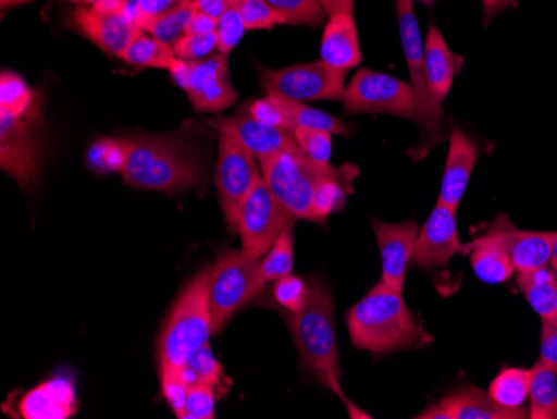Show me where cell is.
Listing matches in <instances>:
<instances>
[{
  "label": "cell",
  "instance_id": "20",
  "mask_svg": "<svg viewBox=\"0 0 557 419\" xmlns=\"http://www.w3.org/2000/svg\"><path fill=\"white\" fill-rule=\"evenodd\" d=\"M18 415L24 419H69L79 409L72 378L55 377L44 381L22 396Z\"/></svg>",
  "mask_w": 557,
  "mask_h": 419
},
{
  "label": "cell",
  "instance_id": "21",
  "mask_svg": "<svg viewBox=\"0 0 557 419\" xmlns=\"http://www.w3.org/2000/svg\"><path fill=\"white\" fill-rule=\"evenodd\" d=\"M211 124L230 127L259 161L277 155V152H300L293 130L264 124V122L249 118L244 112L233 115V118L215 119V121H211Z\"/></svg>",
  "mask_w": 557,
  "mask_h": 419
},
{
  "label": "cell",
  "instance_id": "51",
  "mask_svg": "<svg viewBox=\"0 0 557 419\" xmlns=\"http://www.w3.org/2000/svg\"><path fill=\"white\" fill-rule=\"evenodd\" d=\"M34 0H0V8L5 9L18 8V5L30 4Z\"/></svg>",
  "mask_w": 557,
  "mask_h": 419
},
{
  "label": "cell",
  "instance_id": "15",
  "mask_svg": "<svg viewBox=\"0 0 557 419\" xmlns=\"http://www.w3.org/2000/svg\"><path fill=\"white\" fill-rule=\"evenodd\" d=\"M458 252H465V246L459 241L456 211L437 202L419 231L411 264L424 269L447 268Z\"/></svg>",
  "mask_w": 557,
  "mask_h": 419
},
{
  "label": "cell",
  "instance_id": "38",
  "mask_svg": "<svg viewBox=\"0 0 557 419\" xmlns=\"http://www.w3.org/2000/svg\"><path fill=\"white\" fill-rule=\"evenodd\" d=\"M243 14L234 0H227V8L218 21L215 36H218V51L230 56L246 33Z\"/></svg>",
  "mask_w": 557,
  "mask_h": 419
},
{
  "label": "cell",
  "instance_id": "12",
  "mask_svg": "<svg viewBox=\"0 0 557 419\" xmlns=\"http://www.w3.org/2000/svg\"><path fill=\"white\" fill-rule=\"evenodd\" d=\"M174 83L186 90L199 112H222L233 108L237 93L230 77V56L214 52L200 61L177 59L171 67Z\"/></svg>",
  "mask_w": 557,
  "mask_h": 419
},
{
  "label": "cell",
  "instance_id": "40",
  "mask_svg": "<svg viewBox=\"0 0 557 419\" xmlns=\"http://www.w3.org/2000/svg\"><path fill=\"white\" fill-rule=\"evenodd\" d=\"M218 49V36L215 33L197 36V34H184L181 39L172 44L175 58L183 61H200L214 54Z\"/></svg>",
  "mask_w": 557,
  "mask_h": 419
},
{
  "label": "cell",
  "instance_id": "14",
  "mask_svg": "<svg viewBox=\"0 0 557 419\" xmlns=\"http://www.w3.org/2000/svg\"><path fill=\"white\" fill-rule=\"evenodd\" d=\"M69 24L100 51L114 58H122L127 47L144 33L131 11H108L99 5H81L72 12Z\"/></svg>",
  "mask_w": 557,
  "mask_h": 419
},
{
  "label": "cell",
  "instance_id": "1",
  "mask_svg": "<svg viewBox=\"0 0 557 419\" xmlns=\"http://www.w3.org/2000/svg\"><path fill=\"white\" fill-rule=\"evenodd\" d=\"M347 330L354 346L372 355L418 348L429 334L409 311L403 293L379 281L347 312Z\"/></svg>",
  "mask_w": 557,
  "mask_h": 419
},
{
  "label": "cell",
  "instance_id": "37",
  "mask_svg": "<svg viewBox=\"0 0 557 419\" xmlns=\"http://www.w3.org/2000/svg\"><path fill=\"white\" fill-rule=\"evenodd\" d=\"M333 136L327 131L311 130V127H296L294 137H296L299 151L306 158L321 164H331L333 158Z\"/></svg>",
  "mask_w": 557,
  "mask_h": 419
},
{
  "label": "cell",
  "instance_id": "46",
  "mask_svg": "<svg viewBox=\"0 0 557 419\" xmlns=\"http://www.w3.org/2000/svg\"><path fill=\"white\" fill-rule=\"evenodd\" d=\"M537 361L557 371V319L543 321L541 328V353Z\"/></svg>",
  "mask_w": 557,
  "mask_h": 419
},
{
  "label": "cell",
  "instance_id": "6",
  "mask_svg": "<svg viewBox=\"0 0 557 419\" xmlns=\"http://www.w3.org/2000/svg\"><path fill=\"white\" fill-rule=\"evenodd\" d=\"M397 22L404 58L408 62L411 86L414 89L418 124L421 127L419 159L425 158L437 144L444 140L443 104L431 93L424 65V39L416 17L414 0H396Z\"/></svg>",
  "mask_w": 557,
  "mask_h": 419
},
{
  "label": "cell",
  "instance_id": "39",
  "mask_svg": "<svg viewBox=\"0 0 557 419\" xmlns=\"http://www.w3.org/2000/svg\"><path fill=\"white\" fill-rule=\"evenodd\" d=\"M272 296H274L277 306H281L284 311L297 315L308 305L309 284L304 283L300 278L287 274V276L274 281Z\"/></svg>",
  "mask_w": 557,
  "mask_h": 419
},
{
  "label": "cell",
  "instance_id": "53",
  "mask_svg": "<svg viewBox=\"0 0 557 419\" xmlns=\"http://www.w3.org/2000/svg\"><path fill=\"white\" fill-rule=\"evenodd\" d=\"M64 2H71V4L77 5H94L97 0H64Z\"/></svg>",
  "mask_w": 557,
  "mask_h": 419
},
{
  "label": "cell",
  "instance_id": "10",
  "mask_svg": "<svg viewBox=\"0 0 557 419\" xmlns=\"http://www.w3.org/2000/svg\"><path fill=\"white\" fill-rule=\"evenodd\" d=\"M346 74V71L322 61L283 69H259L262 89L268 96L296 102L343 101Z\"/></svg>",
  "mask_w": 557,
  "mask_h": 419
},
{
  "label": "cell",
  "instance_id": "2",
  "mask_svg": "<svg viewBox=\"0 0 557 419\" xmlns=\"http://www.w3.org/2000/svg\"><path fill=\"white\" fill-rule=\"evenodd\" d=\"M125 143L127 152L121 174L127 186L175 193L194 189L205 181L202 162L181 137H125Z\"/></svg>",
  "mask_w": 557,
  "mask_h": 419
},
{
  "label": "cell",
  "instance_id": "23",
  "mask_svg": "<svg viewBox=\"0 0 557 419\" xmlns=\"http://www.w3.org/2000/svg\"><path fill=\"white\" fill-rule=\"evenodd\" d=\"M321 61L346 72L361 64V42L354 14H336L327 19L322 34Z\"/></svg>",
  "mask_w": 557,
  "mask_h": 419
},
{
  "label": "cell",
  "instance_id": "35",
  "mask_svg": "<svg viewBox=\"0 0 557 419\" xmlns=\"http://www.w3.org/2000/svg\"><path fill=\"white\" fill-rule=\"evenodd\" d=\"M184 381L189 386H196V384H208V386H218L221 383L222 366L221 362L215 359L214 353H212L211 346H205L199 349L193 358L187 361V365L181 369Z\"/></svg>",
  "mask_w": 557,
  "mask_h": 419
},
{
  "label": "cell",
  "instance_id": "50",
  "mask_svg": "<svg viewBox=\"0 0 557 419\" xmlns=\"http://www.w3.org/2000/svg\"><path fill=\"white\" fill-rule=\"evenodd\" d=\"M327 17L336 14H354L356 0H318Z\"/></svg>",
  "mask_w": 557,
  "mask_h": 419
},
{
  "label": "cell",
  "instance_id": "8",
  "mask_svg": "<svg viewBox=\"0 0 557 419\" xmlns=\"http://www.w3.org/2000/svg\"><path fill=\"white\" fill-rule=\"evenodd\" d=\"M219 133L215 187L224 212L225 223L237 233L239 212L252 187L261 180L256 156L230 127L211 124Z\"/></svg>",
  "mask_w": 557,
  "mask_h": 419
},
{
  "label": "cell",
  "instance_id": "49",
  "mask_svg": "<svg viewBox=\"0 0 557 419\" xmlns=\"http://www.w3.org/2000/svg\"><path fill=\"white\" fill-rule=\"evenodd\" d=\"M193 4L196 12L219 21L227 8V0H193Z\"/></svg>",
  "mask_w": 557,
  "mask_h": 419
},
{
  "label": "cell",
  "instance_id": "16",
  "mask_svg": "<svg viewBox=\"0 0 557 419\" xmlns=\"http://www.w3.org/2000/svg\"><path fill=\"white\" fill-rule=\"evenodd\" d=\"M381 264H383V281L387 286L403 293L404 281L408 273L409 262L414 252L419 227L414 221L408 223L389 224L383 221H372Z\"/></svg>",
  "mask_w": 557,
  "mask_h": 419
},
{
  "label": "cell",
  "instance_id": "17",
  "mask_svg": "<svg viewBox=\"0 0 557 419\" xmlns=\"http://www.w3.org/2000/svg\"><path fill=\"white\" fill-rule=\"evenodd\" d=\"M419 419H522L529 418V411H512L497 405L490 393L479 387H461L450 391L440 403L429 406Z\"/></svg>",
  "mask_w": 557,
  "mask_h": 419
},
{
  "label": "cell",
  "instance_id": "31",
  "mask_svg": "<svg viewBox=\"0 0 557 419\" xmlns=\"http://www.w3.org/2000/svg\"><path fill=\"white\" fill-rule=\"evenodd\" d=\"M286 26H308L315 29L325 22V12L318 0H264Z\"/></svg>",
  "mask_w": 557,
  "mask_h": 419
},
{
  "label": "cell",
  "instance_id": "3",
  "mask_svg": "<svg viewBox=\"0 0 557 419\" xmlns=\"http://www.w3.org/2000/svg\"><path fill=\"white\" fill-rule=\"evenodd\" d=\"M308 284L309 299L306 308L297 315L284 312V319L293 334L304 368L314 373L329 391L346 399L341 391L339 349L333 296L322 281L312 280Z\"/></svg>",
  "mask_w": 557,
  "mask_h": 419
},
{
  "label": "cell",
  "instance_id": "41",
  "mask_svg": "<svg viewBox=\"0 0 557 419\" xmlns=\"http://www.w3.org/2000/svg\"><path fill=\"white\" fill-rule=\"evenodd\" d=\"M159 369H161L162 396L171 406L174 415L184 419L189 384L184 381L183 373L177 369L165 368V366H159Z\"/></svg>",
  "mask_w": 557,
  "mask_h": 419
},
{
  "label": "cell",
  "instance_id": "43",
  "mask_svg": "<svg viewBox=\"0 0 557 419\" xmlns=\"http://www.w3.org/2000/svg\"><path fill=\"white\" fill-rule=\"evenodd\" d=\"M214 418V386H208V384H196V386H189V393H187L186 409H184V419Z\"/></svg>",
  "mask_w": 557,
  "mask_h": 419
},
{
  "label": "cell",
  "instance_id": "36",
  "mask_svg": "<svg viewBox=\"0 0 557 419\" xmlns=\"http://www.w3.org/2000/svg\"><path fill=\"white\" fill-rule=\"evenodd\" d=\"M127 152L125 139H99L90 146L87 161L89 168L97 172H122Z\"/></svg>",
  "mask_w": 557,
  "mask_h": 419
},
{
  "label": "cell",
  "instance_id": "33",
  "mask_svg": "<svg viewBox=\"0 0 557 419\" xmlns=\"http://www.w3.org/2000/svg\"><path fill=\"white\" fill-rule=\"evenodd\" d=\"M294 269V234L286 231L275 241L268 255L261 259V273L265 283H274L281 278L293 274Z\"/></svg>",
  "mask_w": 557,
  "mask_h": 419
},
{
  "label": "cell",
  "instance_id": "22",
  "mask_svg": "<svg viewBox=\"0 0 557 419\" xmlns=\"http://www.w3.org/2000/svg\"><path fill=\"white\" fill-rule=\"evenodd\" d=\"M465 252L471 256L472 271L483 283H506L516 273L508 246L494 223L484 236L466 244Z\"/></svg>",
  "mask_w": 557,
  "mask_h": 419
},
{
  "label": "cell",
  "instance_id": "9",
  "mask_svg": "<svg viewBox=\"0 0 557 419\" xmlns=\"http://www.w3.org/2000/svg\"><path fill=\"white\" fill-rule=\"evenodd\" d=\"M344 114H386L418 122L414 89L397 77L359 69L344 90Z\"/></svg>",
  "mask_w": 557,
  "mask_h": 419
},
{
  "label": "cell",
  "instance_id": "26",
  "mask_svg": "<svg viewBox=\"0 0 557 419\" xmlns=\"http://www.w3.org/2000/svg\"><path fill=\"white\" fill-rule=\"evenodd\" d=\"M531 377H533L531 369L509 368V366H506L491 381L487 393L503 408L521 411V409H524V403L529 398Z\"/></svg>",
  "mask_w": 557,
  "mask_h": 419
},
{
  "label": "cell",
  "instance_id": "19",
  "mask_svg": "<svg viewBox=\"0 0 557 419\" xmlns=\"http://www.w3.org/2000/svg\"><path fill=\"white\" fill-rule=\"evenodd\" d=\"M494 224L508 246L516 273H531L550 264L557 231L518 230L506 214L499 215Z\"/></svg>",
  "mask_w": 557,
  "mask_h": 419
},
{
  "label": "cell",
  "instance_id": "24",
  "mask_svg": "<svg viewBox=\"0 0 557 419\" xmlns=\"http://www.w3.org/2000/svg\"><path fill=\"white\" fill-rule=\"evenodd\" d=\"M424 65L431 93L443 104L453 89L454 77L459 71L461 59L450 51L440 27L431 24L424 40Z\"/></svg>",
  "mask_w": 557,
  "mask_h": 419
},
{
  "label": "cell",
  "instance_id": "44",
  "mask_svg": "<svg viewBox=\"0 0 557 419\" xmlns=\"http://www.w3.org/2000/svg\"><path fill=\"white\" fill-rule=\"evenodd\" d=\"M244 114L249 118L256 119V121L264 122V124H271V126L286 127V130H293L287 115L281 111L274 97L268 96L262 99H256V101L247 102L243 108ZM294 131V130H293Z\"/></svg>",
  "mask_w": 557,
  "mask_h": 419
},
{
  "label": "cell",
  "instance_id": "7",
  "mask_svg": "<svg viewBox=\"0 0 557 419\" xmlns=\"http://www.w3.org/2000/svg\"><path fill=\"white\" fill-rule=\"evenodd\" d=\"M261 259H252L244 251L225 252L212 266L209 280V303H211L214 333L230 323L236 312L264 289Z\"/></svg>",
  "mask_w": 557,
  "mask_h": 419
},
{
  "label": "cell",
  "instance_id": "25",
  "mask_svg": "<svg viewBox=\"0 0 557 419\" xmlns=\"http://www.w3.org/2000/svg\"><path fill=\"white\" fill-rule=\"evenodd\" d=\"M518 287L543 321L557 319V274L550 268L518 273Z\"/></svg>",
  "mask_w": 557,
  "mask_h": 419
},
{
  "label": "cell",
  "instance_id": "42",
  "mask_svg": "<svg viewBox=\"0 0 557 419\" xmlns=\"http://www.w3.org/2000/svg\"><path fill=\"white\" fill-rule=\"evenodd\" d=\"M234 2L243 14L247 30H271L272 27L283 24L264 0H234Z\"/></svg>",
  "mask_w": 557,
  "mask_h": 419
},
{
  "label": "cell",
  "instance_id": "27",
  "mask_svg": "<svg viewBox=\"0 0 557 419\" xmlns=\"http://www.w3.org/2000/svg\"><path fill=\"white\" fill-rule=\"evenodd\" d=\"M531 390H529V418L557 419V371L537 361L531 368Z\"/></svg>",
  "mask_w": 557,
  "mask_h": 419
},
{
  "label": "cell",
  "instance_id": "34",
  "mask_svg": "<svg viewBox=\"0 0 557 419\" xmlns=\"http://www.w3.org/2000/svg\"><path fill=\"white\" fill-rule=\"evenodd\" d=\"M39 99L27 83L14 72L2 71L0 77V112H21Z\"/></svg>",
  "mask_w": 557,
  "mask_h": 419
},
{
  "label": "cell",
  "instance_id": "4",
  "mask_svg": "<svg viewBox=\"0 0 557 419\" xmlns=\"http://www.w3.org/2000/svg\"><path fill=\"white\" fill-rule=\"evenodd\" d=\"M211 271L208 268L196 274L172 306L159 336V366L181 371L211 341L214 334L209 303Z\"/></svg>",
  "mask_w": 557,
  "mask_h": 419
},
{
  "label": "cell",
  "instance_id": "30",
  "mask_svg": "<svg viewBox=\"0 0 557 419\" xmlns=\"http://www.w3.org/2000/svg\"><path fill=\"white\" fill-rule=\"evenodd\" d=\"M358 174L359 171L350 172L346 176L329 177L319 184L312 201L315 223H324L329 215L341 211L346 206L347 194L352 190V181L358 177Z\"/></svg>",
  "mask_w": 557,
  "mask_h": 419
},
{
  "label": "cell",
  "instance_id": "28",
  "mask_svg": "<svg viewBox=\"0 0 557 419\" xmlns=\"http://www.w3.org/2000/svg\"><path fill=\"white\" fill-rule=\"evenodd\" d=\"M277 102L278 108L289 119L293 130L296 127H311V130L327 131V133L336 134V136H350L352 127L347 126L346 122L327 112L319 111L304 102L287 101L283 97L272 96Z\"/></svg>",
  "mask_w": 557,
  "mask_h": 419
},
{
  "label": "cell",
  "instance_id": "13",
  "mask_svg": "<svg viewBox=\"0 0 557 419\" xmlns=\"http://www.w3.org/2000/svg\"><path fill=\"white\" fill-rule=\"evenodd\" d=\"M40 97L29 109L0 112V165L22 187L39 176Z\"/></svg>",
  "mask_w": 557,
  "mask_h": 419
},
{
  "label": "cell",
  "instance_id": "18",
  "mask_svg": "<svg viewBox=\"0 0 557 419\" xmlns=\"http://www.w3.org/2000/svg\"><path fill=\"white\" fill-rule=\"evenodd\" d=\"M479 155H481V149H479L478 143L461 127L454 126L450 131L443 184H441V193L437 197L440 205L458 211Z\"/></svg>",
  "mask_w": 557,
  "mask_h": 419
},
{
  "label": "cell",
  "instance_id": "47",
  "mask_svg": "<svg viewBox=\"0 0 557 419\" xmlns=\"http://www.w3.org/2000/svg\"><path fill=\"white\" fill-rule=\"evenodd\" d=\"M519 0H483L484 26H490L494 19L499 17L503 12L516 9Z\"/></svg>",
  "mask_w": 557,
  "mask_h": 419
},
{
  "label": "cell",
  "instance_id": "11",
  "mask_svg": "<svg viewBox=\"0 0 557 419\" xmlns=\"http://www.w3.org/2000/svg\"><path fill=\"white\" fill-rule=\"evenodd\" d=\"M296 221V215L278 201L261 177L240 208L237 233L243 241V251L252 259L264 258L275 241L293 230Z\"/></svg>",
  "mask_w": 557,
  "mask_h": 419
},
{
  "label": "cell",
  "instance_id": "48",
  "mask_svg": "<svg viewBox=\"0 0 557 419\" xmlns=\"http://www.w3.org/2000/svg\"><path fill=\"white\" fill-rule=\"evenodd\" d=\"M218 27V21L209 17V15L200 14V12H194L193 19H190L189 26H187L186 34H197V36H205V34L215 33Z\"/></svg>",
  "mask_w": 557,
  "mask_h": 419
},
{
  "label": "cell",
  "instance_id": "29",
  "mask_svg": "<svg viewBox=\"0 0 557 419\" xmlns=\"http://www.w3.org/2000/svg\"><path fill=\"white\" fill-rule=\"evenodd\" d=\"M121 59L134 67L164 69L171 71L175 64L174 51L171 44L162 42L149 34L143 33L124 52Z\"/></svg>",
  "mask_w": 557,
  "mask_h": 419
},
{
  "label": "cell",
  "instance_id": "52",
  "mask_svg": "<svg viewBox=\"0 0 557 419\" xmlns=\"http://www.w3.org/2000/svg\"><path fill=\"white\" fill-rule=\"evenodd\" d=\"M550 269H553L554 273L557 274V234L556 239H554L553 258H550Z\"/></svg>",
  "mask_w": 557,
  "mask_h": 419
},
{
  "label": "cell",
  "instance_id": "45",
  "mask_svg": "<svg viewBox=\"0 0 557 419\" xmlns=\"http://www.w3.org/2000/svg\"><path fill=\"white\" fill-rule=\"evenodd\" d=\"M187 2H193V0H136V4L131 9V15L140 26L144 21L174 11Z\"/></svg>",
  "mask_w": 557,
  "mask_h": 419
},
{
  "label": "cell",
  "instance_id": "5",
  "mask_svg": "<svg viewBox=\"0 0 557 419\" xmlns=\"http://www.w3.org/2000/svg\"><path fill=\"white\" fill-rule=\"evenodd\" d=\"M262 180L297 219H306L315 223L314 201L315 189L329 177H339L359 171L354 165L334 168L306 158L302 152L283 151L261 159Z\"/></svg>",
  "mask_w": 557,
  "mask_h": 419
},
{
  "label": "cell",
  "instance_id": "32",
  "mask_svg": "<svg viewBox=\"0 0 557 419\" xmlns=\"http://www.w3.org/2000/svg\"><path fill=\"white\" fill-rule=\"evenodd\" d=\"M194 12H196V9H194L193 2H187V4L174 9V11H169L165 14L158 15V17L144 21L139 27L149 36L172 46L175 40L181 39L186 34Z\"/></svg>",
  "mask_w": 557,
  "mask_h": 419
}]
</instances>
